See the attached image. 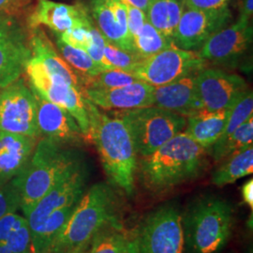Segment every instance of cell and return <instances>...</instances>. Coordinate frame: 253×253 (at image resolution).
<instances>
[{
    "mask_svg": "<svg viewBox=\"0 0 253 253\" xmlns=\"http://www.w3.org/2000/svg\"><path fill=\"white\" fill-rule=\"evenodd\" d=\"M39 139L0 131V185L7 184L27 166Z\"/></svg>",
    "mask_w": 253,
    "mask_h": 253,
    "instance_id": "44dd1931",
    "label": "cell"
},
{
    "mask_svg": "<svg viewBox=\"0 0 253 253\" xmlns=\"http://www.w3.org/2000/svg\"><path fill=\"white\" fill-rule=\"evenodd\" d=\"M87 179L88 170L84 163L82 162L37 203L26 217L31 236L54 211L79 202L85 191Z\"/></svg>",
    "mask_w": 253,
    "mask_h": 253,
    "instance_id": "4fadbf2b",
    "label": "cell"
},
{
    "mask_svg": "<svg viewBox=\"0 0 253 253\" xmlns=\"http://www.w3.org/2000/svg\"><path fill=\"white\" fill-rule=\"evenodd\" d=\"M121 253H139L137 235H131L130 239L126 243V247Z\"/></svg>",
    "mask_w": 253,
    "mask_h": 253,
    "instance_id": "7bdbcfd3",
    "label": "cell"
},
{
    "mask_svg": "<svg viewBox=\"0 0 253 253\" xmlns=\"http://www.w3.org/2000/svg\"><path fill=\"white\" fill-rule=\"evenodd\" d=\"M253 13V0H241L240 17L251 19Z\"/></svg>",
    "mask_w": 253,
    "mask_h": 253,
    "instance_id": "60d3db41",
    "label": "cell"
},
{
    "mask_svg": "<svg viewBox=\"0 0 253 253\" xmlns=\"http://www.w3.org/2000/svg\"><path fill=\"white\" fill-rule=\"evenodd\" d=\"M125 4H128L132 7H135L138 9H142L143 11L146 12L150 3L152 0H122Z\"/></svg>",
    "mask_w": 253,
    "mask_h": 253,
    "instance_id": "b9f144b4",
    "label": "cell"
},
{
    "mask_svg": "<svg viewBox=\"0 0 253 253\" xmlns=\"http://www.w3.org/2000/svg\"><path fill=\"white\" fill-rule=\"evenodd\" d=\"M184 8L182 0H152L145 12L146 20L172 42Z\"/></svg>",
    "mask_w": 253,
    "mask_h": 253,
    "instance_id": "cb8c5ba5",
    "label": "cell"
},
{
    "mask_svg": "<svg viewBox=\"0 0 253 253\" xmlns=\"http://www.w3.org/2000/svg\"><path fill=\"white\" fill-rule=\"evenodd\" d=\"M113 115L126 123L139 157L155 152L182 132L187 124L185 117L157 106L115 111Z\"/></svg>",
    "mask_w": 253,
    "mask_h": 253,
    "instance_id": "8992f818",
    "label": "cell"
},
{
    "mask_svg": "<svg viewBox=\"0 0 253 253\" xmlns=\"http://www.w3.org/2000/svg\"><path fill=\"white\" fill-rule=\"evenodd\" d=\"M241 193H242V198L246 203V205L251 208H253V180L250 179L245 183L242 186L241 189Z\"/></svg>",
    "mask_w": 253,
    "mask_h": 253,
    "instance_id": "ab89813d",
    "label": "cell"
},
{
    "mask_svg": "<svg viewBox=\"0 0 253 253\" xmlns=\"http://www.w3.org/2000/svg\"><path fill=\"white\" fill-rule=\"evenodd\" d=\"M85 8L80 4L67 5L52 0H37L36 5L27 14V26L29 29L45 26L54 34L80 24Z\"/></svg>",
    "mask_w": 253,
    "mask_h": 253,
    "instance_id": "ffe728a7",
    "label": "cell"
},
{
    "mask_svg": "<svg viewBox=\"0 0 253 253\" xmlns=\"http://www.w3.org/2000/svg\"><path fill=\"white\" fill-rule=\"evenodd\" d=\"M249 89L241 76L217 68H204L196 79L201 112L232 109Z\"/></svg>",
    "mask_w": 253,
    "mask_h": 253,
    "instance_id": "7c38bea8",
    "label": "cell"
},
{
    "mask_svg": "<svg viewBox=\"0 0 253 253\" xmlns=\"http://www.w3.org/2000/svg\"><path fill=\"white\" fill-rule=\"evenodd\" d=\"M118 189L100 182L85 190L48 253H79L108 227L122 223V199Z\"/></svg>",
    "mask_w": 253,
    "mask_h": 253,
    "instance_id": "6da1fadb",
    "label": "cell"
},
{
    "mask_svg": "<svg viewBox=\"0 0 253 253\" xmlns=\"http://www.w3.org/2000/svg\"><path fill=\"white\" fill-rule=\"evenodd\" d=\"M131 235L122 223L112 225L93 239L88 253H121Z\"/></svg>",
    "mask_w": 253,
    "mask_h": 253,
    "instance_id": "f1b7e54d",
    "label": "cell"
},
{
    "mask_svg": "<svg viewBox=\"0 0 253 253\" xmlns=\"http://www.w3.org/2000/svg\"><path fill=\"white\" fill-rule=\"evenodd\" d=\"M0 131L41 138L35 96L23 77L0 88Z\"/></svg>",
    "mask_w": 253,
    "mask_h": 253,
    "instance_id": "30bf717a",
    "label": "cell"
},
{
    "mask_svg": "<svg viewBox=\"0 0 253 253\" xmlns=\"http://www.w3.org/2000/svg\"><path fill=\"white\" fill-rule=\"evenodd\" d=\"M125 4V3H124ZM126 10V24H127V30L129 33V36L132 40L137 36V34L140 32L143 26L145 25L146 21V14L145 11L142 9H138L135 7H132L128 4H125Z\"/></svg>",
    "mask_w": 253,
    "mask_h": 253,
    "instance_id": "d590c367",
    "label": "cell"
},
{
    "mask_svg": "<svg viewBox=\"0 0 253 253\" xmlns=\"http://www.w3.org/2000/svg\"><path fill=\"white\" fill-rule=\"evenodd\" d=\"M3 11H4V10H1V11H0V18H1V16H2V13H3Z\"/></svg>",
    "mask_w": 253,
    "mask_h": 253,
    "instance_id": "f6af8a7d",
    "label": "cell"
},
{
    "mask_svg": "<svg viewBox=\"0 0 253 253\" xmlns=\"http://www.w3.org/2000/svg\"><path fill=\"white\" fill-rule=\"evenodd\" d=\"M89 18L90 15L88 13V10L85 9L80 24L64 31L60 34L55 35L59 37L64 42L68 43L69 45L86 51L92 42V36L88 28Z\"/></svg>",
    "mask_w": 253,
    "mask_h": 253,
    "instance_id": "d6a6232c",
    "label": "cell"
},
{
    "mask_svg": "<svg viewBox=\"0 0 253 253\" xmlns=\"http://www.w3.org/2000/svg\"><path fill=\"white\" fill-rule=\"evenodd\" d=\"M89 120V141L100 155L109 183L127 196L133 194L138 154L126 123L117 116L101 112L85 99Z\"/></svg>",
    "mask_w": 253,
    "mask_h": 253,
    "instance_id": "3957f363",
    "label": "cell"
},
{
    "mask_svg": "<svg viewBox=\"0 0 253 253\" xmlns=\"http://www.w3.org/2000/svg\"><path fill=\"white\" fill-rule=\"evenodd\" d=\"M232 109L216 112H200L187 118L185 133L204 147L207 151L211 148L226 126L228 118Z\"/></svg>",
    "mask_w": 253,
    "mask_h": 253,
    "instance_id": "603a6c76",
    "label": "cell"
},
{
    "mask_svg": "<svg viewBox=\"0 0 253 253\" xmlns=\"http://www.w3.org/2000/svg\"><path fill=\"white\" fill-rule=\"evenodd\" d=\"M29 84L42 97L66 109L78 123L85 141H89V120L85 98L81 90L51 75L43 65L34 57L30 59L26 69Z\"/></svg>",
    "mask_w": 253,
    "mask_h": 253,
    "instance_id": "9c48e42d",
    "label": "cell"
},
{
    "mask_svg": "<svg viewBox=\"0 0 253 253\" xmlns=\"http://www.w3.org/2000/svg\"><path fill=\"white\" fill-rule=\"evenodd\" d=\"M253 142V117L249 118L235 131L224 139H219L208 150V155L216 163H220L228 156L243 150Z\"/></svg>",
    "mask_w": 253,
    "mask_h": 253,
    "instance_id": "4316f807",
    "label": "cell"
},
{
    "mask_svg": "<svg viewBox=\"0 0 253 253\" xmlns=\"http://www.w3.org/2000/svg\"><path fill=\"white\" fill-rule=\"evenodd\" d=\"M75 207L76 204L57 209L48 216L36 233L31 236L32 253H49L52 245L73 214Z\"/></svg>",
    "mask_w": 253,
    "mask_h": 253,
    "instance_id": "484cf974",
    "label": "cell"
},
{
    "mask_svg": "<svg viewBox=\"0 0 253 253\" xmlns=\"http://www.w3.org/2000/svg\"><path fill=\"white\" fill-rule=\"evenodd\" d=\"M231 18L229 8L199 10L185 6L172 38V43L182 50L199 52L211 37L227 27Z\"/></svg>",
    "mask_w": 253,
    "mask_h": 253,
    "instance_id": "5bb4252c",
    "label": "cell"
},
{
    "mask_svg": "<svg viewBox=\"0 0 253 253\" xmlns=\"http://www.w3.org/2000/svg\"><path fill=\"white\" fill-rule=\"evenodd\" d=\"M133 45L136 54L143 59L174 46L170 40L163 36L147 20L134 38Z\"/></svg>",
    "mask_w": 253,
    "mask_h": 253,
    "instance_id": "f546056e",
    "label": "cell"
},
{
    "mask_svg": "<svg viewBox=\"0 0 253 253\" xmlns=\"http://www.w3.org/2000/svg\"><path fill=\"white\" fill-rule=\"evenodd\" d=\"M154 90L153 85L139 81L108 89L84 87L82 93L99 108L123 111L153 106Z\"/></svg>",
    "mask_w": 253,
    "mask_h": 253,
    "instance_id": "ac0fdd59",
    "label": "cell"
},
{
    "mask_svg": "<svg viewBox=\"0 0 253 253\" xmlns=\"http://www.w3.org/2000/svg\"><path fill=\"white\" fill-rule=\"evenodd\" d=\"M212 173L211 181L217 187L233 184L253 172V145L228 156Z\"/></svg>",
    "mask_w": 253,
    "mask_h": 253,
    "instance_id": "d4e9b609",
    "label": "cell"
},
{
    "mask_svg": "<svg viewBox=\"0 0 253 253\" xmlns=\"http://www.w3.org/2000/svg\"><path fill=\"white\" fill-rule=\"evenodd\" d=\"M185 253H218L233 232L234 209L225 199L203 195L181 213Z\"/></svg>",
    "mask_w": 253,
    "mask_h": 253,
    "instance_id": "5b68a950",
    "label": "cell"
},
{
    "mask_svg": "<svg viewBox=\"0 0 253 253\" xmlns=\"http://www.w3.org/2000/svg\"><path fill=\"white\" fill-rule=\"evenodd\" d=\"M139 81L140 80L132 73H126L118 69H111L102 71L98 75L85 79L84 81L83 88H117L126 86Z\"/></svg>",
    "mask_w": 253,
    "mask_h": 253,
    "instance_id": "4dcf8cb0",
    "label": "cell"
},
{
    "mask_svg": "<svg viewBox=\"0 0 253 253\" xmlns=\"http://www.w3.org/2000/svg\"><path fill=\"white\" fill-rule=\"evenodd\" d=\"M198 52L182 50L175 46L143 59L133 75L155 87L175 81L208 67Z\"/></svg>",
    "mask_w": 253,
    "mask_h": 253,
    "instance_id": "8fae6325",
    "label": "cell"
},
{
    "mask_svg": "<svg viewBox=\"0 0 253 253\" xmlns=\"http://www.w3.org/2000/svg\"><path fill=\"white\" fill-rule=\"evenodd\" d=\"M253 42V27L250 19L240 17L211 37L198 54L208 63L235 67L244 56Z\"/></svg>",
    "mask_w": 253,
    "mask_h": 253,
    "instance_id": "9a60e30c",
    "label": "cell"
},
{
    "mask_svg": "<svg viewBox=\"0 0 253 253\" xmlns=\"http://www.w3.org/2000/svg\"><path fill=\"white\" fill-rule=\"evenodd\" d=\"M26 221V217H20L15 213L7 214L0 217V242L6 241L9 235Z\"/></svg>",
    "mask_w": 253,
    "mask_h": 253,
    "instance_id": "8d00e7d4",
    "label": "cell"
},
{
    "mask_svg": "<svg viewBox=\"0 0 253 253\" xmlns=\"http://www.w3.org/2000/svg\"><path fill=\"white\" fill-rule=\"evenodd\" d=\"M103 53L114 69L121 70L126 73H133L138 65L143 60V58L139 55L125 52L117 46L111 44L108 42H105Z\"/></svg>",
    "mask_w": 253,
    "mask_h": 253,
    "instance_id": "836d02e7",
    "label": "cell"
},
{
    "mask_svg": "<svg viewBox=\"0 0 253 253\" xmlns=\"http://www.w3.org/2000/svg\"><path fill=\"white\" fill-rule=\"evenodd\" d=\"M55 38L56 47L59 53L62 55V58L75 72L77 71L84 76L83 85L85 79L94 77L102 72V70L94 62V60L91 58L89 54L86 53V51L69 45L56 35Z\"/></svg>",
    "mask_w": 253,
    "mask_h": 253,
    "instance_id": "83f0119b",
    "label": "cell"
},
{
    "mask_svg": "<svg viewBox=\"0 0 253 253\" xmlns=\"http://www.w3.org/2000/svg\"><path fill=\"white\" fill-rule=\"evenodd\" d=\"M208 151L184 131L148 156L140 157L137 173L142 185L161 194L202 176L208 167Z\"/></svg>",
    "mask_w": 253,
    "mask_h": 253,
    "instance_id": "7a4b0ae2",
    "label": "cell"
},
{
    "mask_svg": "<svg viewBox=\"0 0 253 253\" xmlns=\"http://www.w3.org/2000/svg\"><path fill=\"white\" fill-rule=\"evenodd\" d=\"M199 72L155 87L153 106L172 111L185 118L200 113L201 106L196 91V79Z\"/></svg>",
    "mask_w": 253,
    "mask_h": 253,
    "instance_id": "d6986e66",
    "label": "cell"
},
{
    "mask_svg": "<svg viewBox=\"0 0 253 253\" xmlns=\"http://www.w3.org/2000/svg\"><path fill=\"white\" fill-rule=\"evenodd\" d=\"M20 208V195L18 190L11 181L0 185V217L15 213Z\"/></svg>",
    "mask_w": 253,
    "mask_h": 253,
    "instance_id": "e575fe53",
    "label": "cell"
},
{
    "mask_svg": "<svg viewBox=\"0 0 253 253\" xmlns=\"http://www.w3.org/2000/svg\"><path fill=\"white\" fill-rule=\"evenodd\" d=\"M252 117H253V90L249 89L231 110L225 129L219 139H224L231 135L236 128Z\"/></svg>",
    "mask_w": 253,
    "mask_h": 253,
    "instance_id": "1f68e13d",
    "label": "cell"
},
{
    "mask_svg": "<svg viewBox=\"0 0 253 253\" xmlns=\"http://www.w3.org/2000/svg\"><path fill=\"white\" fill-rule=\"evenodd\" d=\"M88 252H89V249H88V250H86V251H84V252H82V253H88Z\"/></svg>",
    "mask_w": 253,
    "mask_h": 253,
    "instance_id": "ee69618b",
    "label": "cell"
},
{
    "mask_svg": "<svg viewBox=\"0 0 253 253\" xmlns=\"http://www.w3.org/2000/svg\"><path fill=\"white\" fill-rule=\"evenodd\" d=\"M30 86L36 100L37 124L41 138L71 146L85 141L78 123L66 109L45 100Z\"/></svg>",
    "mask_w": 253,
    "mask_h": 253,
    "instance_id": "2e32d148",
    "label": "cell"
},
{
    "mask_svg": "<svg viewBox=\"0 0 253 253\" xmlns=\"http://www.w3.org/2000/svg\"><path fill=\"white\" fill-rule=\"evenodd\" d=\"M90 9L92 19L106 42L137 54L127 30L126 6L122 0H90Z\"/></svg>",
    "mask_w": 253,
    "mask_h": 253,
    "instance_id": "e0dca14e",
    "label": "cell"
},
{
    "mask_svg": "<svg viewBox=\"0 0 253 253\" xmlns=\"http://www.w3.org/2000/svg\"><path fill=\"white\" fill-rule=\"evenodd\" d=\"M83 162L71 145L40 138L30 161L11 182L20 195V208L26 217L54 185Z\"/></svg>",
    "mask_w": 253,
    "mask_h": 253,
    "instance_id": "277c9868",
    "label": "cell"
},
{
    "mask_svg": "<svg viewBox=\"0 0 253 253\" xmlns=\"http://www.w3.org/2000/svg\"><path fill=\"white\" fill-rule=\"evenodd\" d=\"M139 253H185L180 210L166 204L145 217L137 234Z\"/></svg>",
    "mask_w": 253,
    "mask_h": 253,
    "instance_id": "52a82bcc",
    "label": "cell"
},
{
    "mask_svg": "<svg viewBox=\"0 0 253 253\" xmlns=\"http://www.w3.org/2000/svg\"><path fill=\"white\" fill-rule=\"evenodd\" d=\"M37 0H0V11L7 10L14 13H24L27 6Z\"/></svg>",
    "mask_w": 253,
    "mask_h": 253,
    "instance_id": "f35d334b",
    "label": "cell"
},
{
    "mask_svg": "<svg viewBox=\"0 0 253 253\" xmlns=\"http://www.w3.org/2000/svg\"><path fill=\"white\" fill-rule=\"evenodd\" d=\"M29 42L32 57L42 64L48 73L83 90L81 76L58 54L41 27L29 29Z\"/></svg>",
    "mask_w": 253,
    "mask_h": 253,
    "instance_id": "7402d4cb",
    "label": "cell"
},
{
    "mask_svg": "<svg viewBox=\"0 0 253 253\" xmlns=\"http://www.w3.org/2000/svg\"><path fill=\"white\" fill-rule=\"evenodd\" d=\"M184 5L190 9L199 10H218L228 8L231 0H182Z\"/></svg>",
    "mask_w": 253,
    "mask_h": 253,
    "instance_id": "74e56055",
    "label": "cell"
},
{
    "mask_svg": "<svg viewBox=\"0 0 253 253\" xmlns=\"http://www.w3.org/2000/svg\"><path fill=\"white\" fill-rule=\"evenodd\" d=\"M21 15L4 10L0 18V88L22 77L32 58L29 28Z\"/></svg>",
    "mask_w": 253,
    "mask_h": 253,
    "instance_id": "ba28073f",
    "label": "cell"
}]
</instances>
